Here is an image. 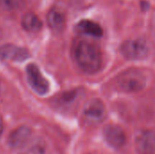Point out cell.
<instances>
[{"instance_id": "4fadbf2b", "label": "cell", "mask_w": 155, "mask_h": 154, "mask_svg": "<svg viewBox=\"0 0 155 154\" xmlns=\"http://www.w3.org/2000/svg\"><path fill=\"white\" fill-rule=\"evenodd\" d=\"M79 96H80V90H73V91L65 92L60 94V96L56 99L55 103L58 107L66 109L74 105V103H76V101L78 100Z\"/></svg>"}, {"instance_id": "3957f363", "label": "cell", "mask_w": 155, "mask_h": 154, "mask_svg": "<svg viewBox=\"0 0 155 154\" xmlns=\"http://www.w3.org/2000/svg\"><path fill=\"white\" fill-rule=\"evenodd\" d=\"M149 45L143 38L127 40L121 45V53L128 60H143L149 54Z\"/></svg>"}, {"instance_id": "9a60e30c", "label": "cell", "mask_w": 155, "mask_h": 154, "mask_svg": "<svg viewBox=\"0 0 155 154\" xmlns=\"http://www.w3.org/2000/svg\"><path fill=\"white\" fill-rule=\"evenodd\" d=\"M25 5V0H0V7L6 12H16Z\"/></svg>"}, {"instance_id": "5bb4252c", "label": "cell", "mask_w": 155, "mask_h": 154, "mask_svg": "<svg viewBox=\"0 0 155 154\" xmlns=\"http://www.w3.org/2000/svg\"><path fill=\"white\" fill-rule=\"evenodd\" d=\"M22 150V154H45L46 151V144L43 139L36 138L30 140Z\"/></svg>"}, {"instance_id": "8fae6325", "label": "cell", "mask_w": 155, "mask_h": 154, "mask_svg": "<svg viewBox=\"0 0 155 154\" xmlns=\"http://www.w3.org/2000/svg\"><path fill=\"white\" fill-rule=\"evenodd\" d=\"M75 29L77 32L83 34L96 38L102 37L104 34V30L102 26L99 24L88 19H83L79 21L75 26Z\"/></svg>"}, {"instance_id": "e0dca14e", "label": "cell", "mask_w": 155, "mask_h": 154, "mask_svg": "<svg viewBox=\"0 0 155 154\" xmlns=\"http://www.w3.org/2000/svg\"><path fill=\"white\" fill-rule=\"evenodd\" d=\"M2 37H3V31H2V29L0 28V40L2 39Z\"/></svg>"}, {"instance_id": "8992f818", "label": "cell", "mask_w": 155, "mask_h": 154, "mask_svg": "<svg viewBox=\"0 0 155 154\" xmlns=\"http://www.w3.org/2000/svg\"><path fill=\"white\" fill-rule=\"evenodd\" d=\"M31 135L32 130L30 127L25 125L19 126L10 133L7 143L11 149L22 150L31 140Z\"/></svg>"}, {"instance_id": "6da1fadb", "label": "cell", "mask_w": 155, "mask_h": 154, "mask_svg": "<svg viewBox=\"0 0 155 154\" xmlns=\"http://www.w3.org/2000/svg\"><path fill=\"white\" fill-rule=\"evenodd\" d=\"M73 56L77 66L84 73L94 74L103 65V54L97 45L85 39H78L73 45Z\"/></svg>"}, {"instance_id": "9c48e42d", "label": "cell", "mask_w": 155, "mask_h": 154, "mask_svg": "<svg viewBox=\"0 0 155 154\" xmlns=\"http://www.w3.org/2000/svg\"><path fill=\"white\" fill-rule=\"evenodd\" d=\"M136 147L142 154H153L155 151V135L150 131L141 132L136 137Z\"/></svg>"}, {"instance_id": "277c9868", "label": "cell", "mask_w": 155, "mask_h": 154, "mask_svg": "<svg viewBox=\"0 0 155 154\" xmlns=\"http://www.w3.org/2000/svg\"><path fill=\"white\" fill-rule=\"evenodd\" d=\"M105 116V106L102 100L94 98L88 101L83 109L84 121L88 124H97L101 123Z\"/></svg>"}, {"instance_id": "7c38bea8", "label": "cell", "mask_w": 155, "mask_h": 154, "mask_svg": "<svg viewBox=\"0 0 155 154\" xmlns=\"http://www.w3.org/2000/svg\"><path fill=\"white\" fill-rule=\"evenodd\" d=\"M21 25L22 27L29 33H37L43 26V23L39 16L33 12H27L23 15Z\"/></svg>"}, {"instance_id": "ba28073f", "label": "cell", "mask_w": 155, "mask_h": 154, "mask_svg": "<svg viewBox=\"0 0 155 154\" xmlns=\"http://www.w3.org/2000/svg\"><path fill=\"white\" fill-rule=\"evenodd\" d=\"M29 54L26 49L18 47L15 44H5L0 47V61L10 60L15 62H23L26 60Z\"/></svg>"}, {"instance_id": "5b68a950", "label": "cell", "mask_w": 155, "mask_h": 154, "mask_svg": "<svg viewBox=\"0 0 155 154\" xmlns=\"http://www.w3.org/2000/svg\"><path fill=\"white\" fill-rule=\"evenodd\" d=\"M26 76L31 88L39 95H45L49 92L50 85L46 78L42 74L38 66L29 64L26 66Z\"/></svg>"}, {"instance_id": "52a82bcc", "label": "cell", "mask_w": 155, "mask_h": 154, "mask_svg": "<svg viewBox=\"0 0 155 154\" xmlns=\"http://www.w3.org/2000/svg\"><path fill=\"white\" fill-rule=\"evenodd\" d=\"M104 137L106 143L114 149H120L126 142L124 131L118 125L109 124L104 129Z\"/></svg>"}, {"instance_id": "7a4b0ae2", "label": "cell", "mask_w": 155, "mask_h": 154, "mask_svg": "<svg viewBox=\"0 0 155 154\" xmlns=\"http://www.w3.org/2000/svg\"><path fill=\"white\" fill-rule=\"evenodd\" d=\"M116 84L124 92H140L147 85V76L141 70L132 68L121 73L116 79Z\"/></svg>"}, {"instance_id": "2e32d148", "label": "cell", "mask_w": 155, "mask_h": 154, "mask_svg": "<svg viewBox=\"0 0 155 154\" xmlns=\"http://www.w3.org/2000/svg\"><path fill=\"white\" fill-rule=\"evenodd\" d=\"M3 131H4V122H3L2 116L0 115V136L3 133Z\"/></svg>"}, {"instance_id": "30bf717a", "label": "cell", "mask_w": 155, "mask_h": 154, "mask_svg": "<svg viewBox=\"0 0 155 154\" xmlns=\"http://www.w3.org/2000/svg\"><path fill=\"white\" fill-rule=\"evenodd\" d=\"M46 20L49 27L55 33H61L65 26V15L64 13L56 7H53L49 10Z\"/></svg>"}]
</instances>
